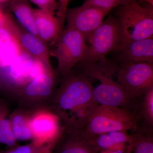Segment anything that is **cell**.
I'll return each instance as SVG.
<instances>
[{"label":"cell","instance_id":"cell-1","mask_svg":"<svg viewBox=\"0 0 153 153\" xmlns=\"http://www.w3.org/2000/svg\"><path fill=\"white\" fill-rule=\"evenodd\" d=\"M92 79L80 68L71 72L60 79L49 105L66 126L73 115L88 103L94 101Z\"/></svg>","mask_w":153,"mask_h":153},{"label":"cell","instance_id":"cell-2","mask_svg":"<svg viewBox=\"0 0 153 153\" xmlns=\"http://www.w3.org/2000/svg\"><path fill=\"white\" fill-rule=\"evenodd\" d=\"M79 65V68L88 76L100 82L94 88V100L99 105L117 107L136 111L138 101L134 100L117 81L113 78L119 65L107 59L91 65Z\"/></svg>","mask_w":153,"mask_h":153},{"label":"cell","instance_id":"cell-3","mask_svg":"<svg viewBox=\"0 0 153 153\" xmlns=\"http://www.w3.org/2000/svg\"><path fill=\"white\" fill-rule=\"evenodd\" d=\"M113 10L121 35V43L118 50L131 41L153 38V6L146 4L143 7L137 0H133Z\"/></svg>","mask_w":153,"mask_h":153},{"label":"cell","instance_id":"cell-4","mask_svg":"<svg viewBox=\"0 0 153 153\" xmlns=\"http://www.w3.org/2000/svg\"><path fill=\"white\" fill-rule=\"evenodd\" d=\"M140 127V119L135 111L121 108L99 105L83 129L87 139L100 134L115 131L131 132Z\"/></svg>","mask_w":153,"mask_h":153},{"label":"cell","instance_id":"cell-5","mask_svg":"<svg viewBox=\"0 0 153 153\" xmlns=\"http://www.w3.org/2000/svg\"><path fill=\"white\" fill-rule=\"evenodd\" d=\"M88 46L78 64L91 65L106 60V56L117 51L121 43V35L118 21L109 13L108 17L87 40Z\"/></svg>","mask_w":153,"mask_h":153},{"label":"cell","instance_id":"cell-6","mask_svg":"<svg viewBox=\"0 0 153 153\" xmlns=\"http://www.w3.org/2000/svg\"><path fill=\"white\" fill-rule=\"evenodd\" d=\"M61 77L57 70L37 76L20 91L16 99L19 106L29 111L49 107Z\"/></svg>","mask_w":153,"mask_h":153},{"label":"cell","instance_id":"cell-7","mask_svg":"<svg viewBox=\"0 0 153 153\" xmlns=\"http://www.w3.org/2000/svg\"><path fill=\"white\" fill-rule=\"evenodd\" d=\"M53 70L47 68L40 59L24 52L1 71L15 99L20 91L31 80L47 71Z\"/></svg>","mask_w":153,"mask_h":153},{"label":"cell","instance_id":"cell-8","mask_svg":"<svg viewBox=\"0 0 153 153\" xmlns=\"http://www.w3.org/2000/svg\"><path fill=\"white\" fill-rule=\"evenodd\" d=\"M57 71L62 77L69 74L82 60L87 48L84 37L71 29L63 30L56 42Z\"/></svg>","mask_w":153,"mask_h":153},{"label":"cell","instance_id":"cell-9","mask_svg":"<svg viewBox=\"0 0 153 153\" xmlns=\"http://www.w3.org/2000/svg\"><path fill=\"white\" fill-rule=\"evenodd\" d=\"M116 73L118 83L136 101L153 88V64L143 63L119 66Z\"/></svg>","mask_w":153,"mask_h":153},{"label":"cell","instance_id":"cell-10","mask_svg":"<svg viewBox=\"0 0 153 153\" xmlns=\"http://www.w3.org/2000/svg\"><path fill=\"white\" fill-rule=\"evenodd\" d=\"M29 126L32 141L40 144H56L63 129L62 121L49 107L30 111Z\"/></svg>","mask_w":153,"mask_h":153},{"label":"cell","instance_id":"cell-11","mask_svg":"<svg viewBox=\"0 0 153 153\" xmlns=\"http://www.w3.org/2000/svg\"><path fill=\"white\" fill-rule=\"evenodd\" d=\"M109 13L95 6L83 4L79 7L67 8L66 28L79 32L86 41L101 25Z\"/></svg>","mask_w":153,"mask_h":153},{"label":"cell","instance_id":"cell-12","mask_svg":"<svg viewBox=\"0 0 153 153\" xmlns=\"http://www.w3.org/2000/svg\"><path fill=\"white\" fill-rule=\"evenodd\" d=\"M3 25L13 35L25 52L43 61L49 69H53L50 63L49 49L40 38L18 24L9 12L6 13Z\"/></svg>","mask_w":153,"mask_h":153},{"label":"cell","instance_id":"cell-13","mask_svg":"<svg viewBox=\"0 0 153 153\" xmlns=\"http://www.w3.org/2000/svg\"><path fill=\"white\" fill-rule=\"evenodd\" d=\"M119 66L146 63L153 64V38L131 41L117 52Z\"/></svg>","mask_w":153,"mask_h":153},{"label":"cell","instance_id":"cell-14","mask_svg":"<svg viewBox=\"0 0 153 153\" xmlns=\"http://www.w3.org/2000/svg\"><path fill=\"white\" fill-rule=\"evenodd\" d=\"M83 136L82 130L66 129L63 127L52 153H99Z\"/></svg>","mask_w":153,"mask_h":153},{"label":"cell","instance_id":"cell-15","mask_svg":"<svg viewBox=\"0 0 153 153\" xmlns=\"http://www.w3.org/2000/svg\"><path fill=\"white\" fill-rule=\"evenodd\" d=\"M55 14L34 10L35 25L38 38L47 43H56L63 31V23Z\"/></svg>","mask_w":153,"mask_h":153},{"label":"cell","instance_id":"cell-16","mask_svg":"<svg viewBox=\"0 0 153 153\" xmlns=\"http://www.w3.org/2000/svg\"><path fill=\"white\" fill-rule=\"evenodd\" d=\"M24 52L13 35L2 25L0 27V70L7 67Z\"/></svg>","mask_w":153,"mask_h":153},{"label":"cell","instance_id":"cell-17","mask_svg":"<svg viewBox=\"0 0 153 153\" xmlns=\"http://www.w3.org/2000/svg\"><path fill=\"white\" fill-rule=\"evenodd\" d=\"M30 111L18 107L10 115L11 128L17 141H32V135L29 126Z\"/></svg>","mask_w":153,"mask_h":153},{"label":"cell","instance_id":"cell-18","mask_svg":"<svg viewBox=\"0 0 153 153\" xmlns=\"http://www.w3.org/2000/svg\"><path fill=\"white\" fill-rule=\"evenodd\" d=\"M10 10L24 29L38 37L35 27L34 10L27 0H12Z\"/></svg>","mask_w":153,"mask_h":153},{"label":"cell","instance_id":"cell-19","mask_svg":"<svg viewBox=\"0 0 153 153\" xmlns=\"http://www.w3.org/2000/svg\"><path fill=\"white\" fill-rule=\"evenodd\" d=\"M10 109L5 100L0 99V144L11 148L19 145L12 132Z\"/></svg>","mask_w":153,"mask_h":153},{"label":"cell","instance_id":"cell-20","mask_svg":"<svg viewBox=\"0 0 153 153\" xmlns=\"http://www.w3.org/2000/svg\"><path fill=\"white\" fill-rule=\"evenodd\" d=\"M136 112L140 119V127L153 130V88L140 99Z\"/></svg>","mask_w":153,"mask_h":153},{"label":"cell","instance_id":"cell-21","mask_svg":"<svg viewBox=\"0 0 153 153\" xmlns=\"http://www.w3.org/2000/svg\"><path fill=\"white\" fill-rule=\"evenodd\" d=\"M131 132L134 136L132 153H153V130L139 128Z\"/></svg>","mask_w":153,"mask_h":153},{"label":"cell","instance_id":"cell-22","mask_svg":"<svg viewBox=\"0 0 153 153\" xmlns=\"http://www.w3.org/2000/svg\"><path fill=\"white\" fill-rule=\"evenodd\" d=\"M55 144H40L31 141L28 144L18 145L16 146L7 148L4 153H52Z\"/></svg>","mask_w":153,"mask_h":153},{"label":"cell","instance_id":"cell-23","mask_svg":"<svg viewBox=\"0 0 153 153\" xmlns=\"http://www.w3.org/2000/svg\"><path fill=\"white\" fill-rule=\"evenodd\" d=\"M133 0H85L83 4L95 6L110 12L114 9L119 6L127 4Z\"/></svg>","mask_w":153,"mask_h":153},{"label":"cell","instance_id":"cell-24","mask_svg":"<svg viewBox=\"0 0 153 153\" xmlns=\"http://www.w3.org/2000/svg\"><path fill=\"white\" fill-rule=\"evenodd\" d=\"M34 4L40 8V9L55 14V11L58 8V4L56 0H30Z\"/></svg>","mask_w":153,"mask_h":153},{"label":"cell","instance_id":"cell-25","mask_svg":"<svg viewBox=\"0 0 153 153\" xmlns=\"http://www.w3.org/2000/svg\"><path fill=\"white\" fill-rule=\"evenodd\" d=\"M6 13H4L0 8V27L2 25L4 21Z\"/></svg>","mask_w":153,"mask_h":153},{"label":"cell","instance_id":"cell-26","mask_svg":"<svg viewBox=\"0 0 153 153\" xmlns=\"http://www.w3.org/2000/svg\"><path fill=\"white\" fill-rule=\"evenodd\" d=\"M137 2L140 4H146L150 5L153 7V0H137Z\"/></svg>","mask_w":153,"mask_h":153},{"label":"cell","instance_id":"cell-27","mask_svg":"<svg viewBox=\"0 0 153 153\" xmlns=\"http://www.w3.org/2000/svg\"><path fill=\"white\" fill-rule=\"evenodd\" d=\"M101 153H125L122 152H119V151L113 150H105L100 152Z\"/></svg>","mask_w":153,"mask_h":153},{"label":"cell","instance_id":"cell-28","mask_svg":"<svg viewBox=\"0 0 153 153\" xmlns=\"http://www.w3.org/2000/svg\"><path fill=\"white\" fill-rule=\"evenodd\" d=\"M12 0H0V3L12 1Z\"/></svg>","mask_w":153,"mask_h":153},{"label":"cell","instance_id":"cell-29","mask_svg":"<svg viewBox=\"0 0 153 153\" xmlns=\"http://www.w3.org/2000/svg\"><path fill=\"white\" fill-rule=\"evenodd\" d=\"M0 153H4V151H2L0 149Z\"/></svg>","mask_w":153,"mask_h":153},{"label":"cell","instance_id":"cell-30","mask_svg":"<svg viewBox=\"0 0 153 153\" xmlns=\"http://www.w3.org/2000/svg\"><path fill=\"white\" fill-rule=\"evenodd\" d=\"M1 75H0V88H1Z\"/></svg>","mask_w":153,"mask_h":153},{"label":"cell","instance_id":"cell-31","mask_svg":"<svg viewBox=\"0 0 153 153\" xmlns=\"http://www.w3.org/2000/svg\"><path fill=\"white\" fill-rule=\"evenodd\" d=\"M99 153H100V152H99Z\"/></svg>","mask_w":153,"mask_h":153},{"label":"cell","instance_id":"cell-32","mask_svg":"<svg viewBox=\"0 0 153 153\" xmlns=\"http://www.w3.org/2000/svg\"><path fill=\"white\" fill-rule=\"evenodd\" d=\"M68 1H69V0H68Z\"/></svg>","mask_w":153,"mask_h":153}]
</instances>
